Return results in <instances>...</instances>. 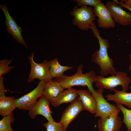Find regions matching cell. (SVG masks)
Wrapping results in <instances>:
<instances>
[{
	"instance_id": "cell-1",
	"label": "cell",
	"mask_w": 131,
	"mask_h": 131,
	"mask_svg": "<svg viewBox=\"0 0 131 131\" xmlns=\"http://www.w3.org/2000/svg\"><path fill=\"white\" fill-rule=\"evenodd\" d=\"M91 29L94 36L98 41L99 48L91 56L92 61L99 66L101 75L104 76L108 74L115 75L117 72L116 69L113 66L114 61L108 54V49L110 47L109 41L102 38L100 33L94 22L91 25Z\"/></svg>"
},
{
	"instance_id": "cell-2",
	"label": "cell",
	"mask_w": 131,
	"mask_h": 131,
	"mask_svg": "<svg viewBox=\"0 0 131 131\" xmlns=\"http://www.w3.org/2000/svg\"><path fill=\"white\" fill-rule=\"evenodd\" d=\"M83 65L81 64L77 67V71L74 75L68 76L63 75L55 79L54 81L59 83L64 89L72 88L74 86H87L88 90L92 93L94 90L92 84L95 82L96 73L93 70L83 74Z\"/></svg>"
},
{
	"instance_id": "cell-3",
	"label": "cell",
	"mask_w": 131,
	"mask_h": 131,
	"mask_svg": "<svg viewBox=\"0 0 131 131\" xmlns=\"http://www.w3.org/2000/svg\"><path fill=\"white\" fill-rule=\"evenodd\" d=\"M95 85L98 89H106L114 91L118 86H121L123 90L127 91L129 85L131 83V77L127 73L117 71L116 74L107 77L102 75L96 76L95 80Z\"/></svg>"
},
{
	"instance_id": "cell-4",
	"label": "cell",
	"mask_w": 131,
	"mask_h": 131,
	"mask_svg": "<svg viewBox=\"0 0 131 131\" xmlns=\"http://www.w3.org/2000/svg\"><path fill=\"white\" fill-rule=\"evenodd\" d=\"M70 13L74 17L73 25L81 30L87 31L91 29L92 24L96 20V16L91 7L83 6L78 8L75 6Z\"/></svg>"
},
{
	"instance_id": "cell-5",
	"label": "cell",
	"mask_w": 131,
	"mask_h": 131,
	"mask_svg": "<svg viewBox=\"0 0 131 131\" xmlns=\"http://www.w3.org/2000/svg\"><path fill=\"white\" fill-rule=\"evenodd\" d=\"M34 54V52H33L31 56L28 57L31 70L27 83L32 82L36 79H39L40 81H43L45 82L52 79L49 71V61L45 60L41 63H36L33 59Z\"/></svg>"
},
{
	"instance_id": "cell-6",
	"label": "cell",
	"mask_w": 131,
	"mask_h": 131,
	"mask_svg": "<svg viewBox=\"0 0 131 131\" xmlns=\"http://www.w3.org/2000/svg\"><path fill=\"white\" fill-rule=\"evenodd\" d=\"M45 82L40 81L37 87L30 92L15 99L16 108L23 110L29 111L35 104L37 99L42 96Z\"/></svg>"
},
{
	"instance_id": "cell-7",
	"label": "cell",
	"mask_w": 131,
	"mask_h": 131,
	"mask_svg": "<svg viewBox=\"0 0 131 131\" xmlns=\"http://www.w3.org/2000/svg\"><path fill=\"white\" fill-rule=\"evenodd\" d=\"M104 90H95L92 93L96 102L95 116L105 118L112 115L119 114L120 110L117 106L109 103L103 95Z\"/></svg>"
},
{
	"instance_id": "cell-8",
	"label": "cell",
	"mask_w": 131,
	"mask_h": 131,
	"mask_svg": "<svg viewBox=\"0 0 131 131\" xmlns=\"http://www.w3.org/2000/svg\"><path fill=\"white\" fill-rule=\"evenodd\" d=\"M0 8L5 16V25L6 26L7 31L13 36L15 40L27 48L26 43L22 36V28L17 24L15 20L10 15L7 7L5 4L0 5Z\"/></svg>"
},
{
	"instance_id": "cell-9",
	"label": "cell",
	"mask_w": 131,
	"mask_h": 131,
	"mask_svg": "<svg viewBox=\"0 0 131 131\" xmlns=\"http://www.w3.org/2000/svg\"><path fill=\"white\" fill-rule=\"evenodd\" d=\"M106 6L115 23L123 26L131 25V13L123 9L113 0L108 1Z\"/></svg>"
},
{
	"instance_id": "cell-10",
	"label": "cell",
	"mask_w": 131,
	"mask_h": 131,
	"mask_svg": "<svg viewBox=\"0 0 131 131\" xmlns=\"http://www.w3.org/2000/svg\"><path fill=\"white\" fill-rule=\"evenodd\" d=\"M93 12L96 17L98 26L104 29H114L116 26L109 10L103 3L101 2L94 7Z\"/></svg>"
},
{
	"instance_id": "cell-11",
	"label": "cell",
	"mask_w": 131,
	"mask_h": 131,
	"mask_svg": "<svg viewBox=\"0 0 131 131\" xmlns=\"http://www.w3.org/2000/svg\"><path fill=\"white\" fill-rule=\"evenodd\" d=\"M84 109L79 97L67 107L61 116L59 122L65 131L70 123Z\"/></svg>"
},
{
	"instance_id": "cell-12",
	"label": "cell",
	"mask_w": 131,
	"mask_h": 131,
	"mask_svg": "<svg viewBox=\"0 0 131 131\" xmlns=\"http://www.w3.org/2000/svg\"><path fill=\"white\" fill-rule=\"evenodd\" d=\"M50 103L45 97L42 96L33 107L28 111V115L32 119H34L38 115L44 117L48 121H54L51 114L52 111L50 107Z\"/></svg>"
},
{
	"instance_id": "cell-13",
	"label": "cell",
	"mask_w": 131,
	"mask_h": 131,
	"mask_svg": "<svg viewBox=\"0 0 131 131\" xmlns=\"http://www.w3.org/2000/svg\"><path fill=\"white\" fill-rule=\"evenodd\" d=\"M118 114H114L105 118L100 117L98 121V131H120L122 121Z\"/></svg>"
},
{
	"instance_id": "cell-14",
	"label": "cell",
	"mask_w": 131,
	"mask_h": 131,
	"mask_svg": "<svg viewBox=\"0 0 131 131\" xmlns=\"http://www.w3.org/2000/svg\"><path fill=\"white\" fill-rule=\"evenodd\" d=\"M64 90L59 83L52 79L45 83L42 96L51 104Z\"/></svg>"
},
{
	"instance_id": "cell-15",
	"label": "cell",
	"mask_w": 131,
	"mask_h": 131,
	"mask_svg": "<svg viewBox=\"0 0 131 131\" xmlns=\"http://www.w3.org/2000/svg\"><path fill=\"white\" fill-rule=\"evenodd\" d=\"M77 92L84 110L95 114L96 104L95 98L89 90H78Z\"/></svg>"
},
{
	"instance_id": "cell-16",
	"label": "cell",
	"mask_w": 131,
	"mask_h": 131,
	"mask_svg": "<svg viewBox=\"0 0 131 131\" xmlns=\"http://www.w3.org/2000/svg\"><path fill=\"white\" fill-rule=\"evenodd\" d=\"M114 94H108L106 96L107 101H112L116 104L123 105L131 109V92L123 90L119 91L115 89Z\"/></svg>"
},
{
	"instance_id": "cell-17",
	"label": "cell",
	"mask_w": 131,
	"mask_h": 131,
	"mask_svg": "<svg viewBox=\"0 0 131 131\" xmlns=\"http://www.w3.org/2000/svg\"><path fill=\"white\" fill-rule=\"evenodd\" d=\"M78 97L77 90L71 88L62 92L51 104L53 107H57L63 103H71Z\"/></svg>"
},
{
	"instance_id": "cell-18",
	"label": "cell",
	"mask_w": 131,
	"mask_h": 131,
	"mask_svg": "<svg viewBox=\"0 0 131 131\" xmlns=\"http://www.w3.org/2000/svg\"><path fill=\"white\" fill-rule=\"evenodd\" d=\"M15 97L5 96L0 98V115L3 117L9 115L16 108Z\"/></svg>"
},
{
	"instance_id": "cell-19",
	"label": "cell",
	"mask_w": 131,
	"mask_h": 131,
	"mask_svg": "<svg viewBox=\"0 0 131 131\" xmlns=\"http://www.w3.org/2000/svg\"><path fill=\"white\" fill-rule=\"evenodd\" d=\"M50 68L49 71L52 78H57L63 75L65 71L72 69L73 66H64L60 65L57 58L49 61Z\"/></svg>"
},
{
	"instance_id": "cell-20",
	"label": "cell",
	"mask_w": 131,
	"mask_h": 131,
	"mask_svg": "<svg viewBox=\"0 0 131 131\" xmlns=\"http://www.w3.org/2000/svg\"><path fill=\"white\" fill-rule=\"evenodd\" d=\"M15 120L13 113L9 115L3 117L0 120V131H14L11 124Z\"/></svg>"
},
{
	"instance_id": "cell-21",
	"label": "cell",
	"mask_w": 131,
	"mask_h": 131,
	"mask_svg": "<svg viewBox=\"0 0 131 131\" xmlns=\"http://www.w3.org/2000/svg\"><path fill=\"white\" fill-rule=\"evenodd\" d=\"M117 106L123 115V122L126 125L128 131H131V110L128 109L123 105L116 104Z\"/></svg>"
},
{
	"instance_id": "cell-22",
	"label": "cell",
	"mask_w": 131,
	"mask_h": 131,
	"mask_svg": "<svg viewBox=\"0 0 131 131\" xmlns=\"http://www.w3.org/2000/svg\"><path fill=\"white\" fill-rule=\"evenodd\" d=\"M13 60V59H4L0 61V77L2 75H5L9 73L11 70L15 68L13 66H9Z\"/></svg>"
},
{
	"instance_id": "cell-23",
	"label": "cell",
	"mask_w": 131,
	"mask_h": 131,
	"mask_svg": "<svg viewBox=\"0 0 131 131\" xmlns=\"http://www.w3.org/2000/svg\"><path fill=\"white\" fill-rule=\"evenodd\" d=\"M43 126L46 130V131H65L61 123L57 122L54 121H48L44 123Z\"/></svg>"
},
{
	"instance_id": "cell-24",
	"label": "cell",
	"mask_w": 131,
	"mask_h": 131,
	"mask_svg": "<svg viewBox=\"0 0 131 131\" xmlns=\"http://www.w3.org/2000/svg\"><path fill=\"white\" fill-rule=\"evenodd\" d=\"M79 7L89 5L94 7L101 2L100 0H73Z\"/></svg>"
},
{
	"instance_id": "cell-25",
	"label": "cell",
	"mask_w": 131,
	"mask_h": 131,
	"mask_svg": "<svg viewBox=\"0 0 131 131\" xmlns=\"http://www.w3.org/2000/svg\"><path fill=\"white\" fill-rule=\"evenodd\" d=\"M3 80L4 78L2 76L0 77V98L5 96L6 94Z\"/></svg>"
},
{
	"instance_id": "cell-26",
	"label": "cell",
	"mask_w": 131,
	"mask_h": 131,
	"mask_svg": "<svg viewBox=\"0 0 131 131\" xmlns=\"http://www.w3.org/2000/svg\"><path fill=\"white\" fill-rule=\"evenodd\" d=\"M126 6L131 8V0H121Z\"/></svg>"
},
{
	"instance_id": "cell-27",
	"label": "cell",
	"mask_w": 131,
	"mask_h": 131,
	"mask_svg": "<svg viewBox=\"0 0 131 131\" xmlns=\"http://www.w3.org/2000/svg\"><path fill=\"white\" fill-rule=\"evenodd\" d=\"M119 5L122 7L126 8L131 12V8L128 7L124 4L123 2L121 0L119 2Z\"/></svg>"
},
{
	"instance_id": "cell-28",
	"label": "cell",
	"mask_w": 131,
	"mask_h": 131,
	"mask_svg": "<svg viewBox=\"0 0 131 131\" xmlns=\"http://www.w3.org/2000/svg\"><path fill=\"white\" fill-rule=\"evenodd\" d=\"M129 58L130 62V64L129 66V69L130 71H131L130 74L131 76V53L129 55Z\"/></svg>"
},
{
	"instance_id": "cell-29",
	"label": "cell",
	"mask_w": 131,
	"mask_h": 131,
	"mask_svg": "<svg viewBox=\"0 0 131 131\" xmlns=\"http://www.w3.org/2000/svg\"></svg>"
}]
</instances>
